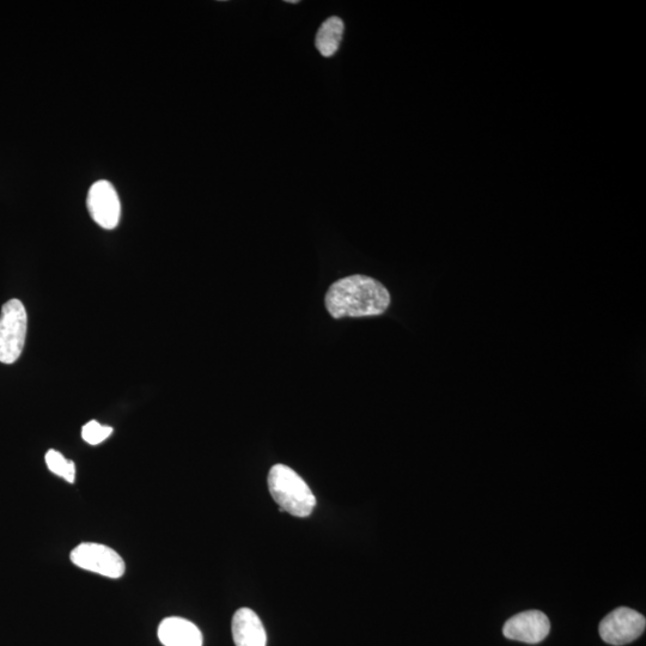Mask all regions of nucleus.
Here are the masks:
<instances>
[{"instance_id":"nucleus-1","label":"nucleus","mask_w":646,"mask_h":646,"mask_svg":"<svg viewBox=\"0 0 646 646\" xmlns=\"http://www.w3.org/2000/svg\"><path fill=\"white\" fill-rule=\"evenodd\" d=\"M325 302L334 319L365 318L385 313L390 295L386 286L376 279L356 274L333 283Z\"/></svg>"},{"instance_id":"nucleus-2","label":"nucleus","mask_w":646,"mask_h":646,"mask_svg":"<svg viewBox=\"0 0 646 646\" xmlns=\"http://www.w3.org/2000/svg\"><path fill=\"white\" fill-rule=\"evenodd\" d=\"M268 489L280 511L295 517H308L315 509L314 493L301 475L288 466L276 465L271 468Z\"/></svg>"},{"instance_id":"nucleus-3","label":"nucleus","mask_w":646,"mask_h":646,"mask_svg":"<svg viewBox=\"0 0 646 646\" xmlns=\"http://www.w3.org/2000/svg\"><path fill=\"white\" fill-rule=\"evenodd\" d=\"M28 318L18 300L6 302L0 314V362L12 364L21 357L26 344Z\"/></svg>"},{"instance_id":"nucleus-4","label":"nucleus","mask_w":646,"mask_h":646,"mask_svg":"<svg viewBox=\"0 0 646 646\" xmlns=\"http://www.w3.org/2000/svg\"><path fill=\"white\" fill-rule=\"evenodd\" d=\"M73 564L85 571L107 578L123 577L126 570L124 559L117 551L95 542H83L70 554Z\"/></svg>"},{"instance_id":"nucleus-5","label":"nucleus","mask_w":646,"mask_h":646,"mask_svg":"<svg viewBox=\"0 0 646 646\" xmlns=\"http://www.w3.org/2000/svg\"><path fill=\"white\" fill-rule=\"evenodd\" d=\"M646 619L635 609L620 607L609 613L600 624L603 642L623 646L635 642L645 631Z\"/></svg>"},{"instance_id":"nucleus-6","label":"nucleus","mask_w":646,"mask_h":646,"mask_svg":"<svg viewBox=\"0 0 646 646\" xmlns=\"http://www.w3.org/2000/svg\"><path fill=\"white\" fill-rule=\"evenodd\" d=\"M87 206L91 218L106 230L118 227L121 218V203L117 190L111 182L100 180L90 187Z\"/></svg>"},{"instance_id":"nucleus-7","label":"nucleus","mask_w":646,"mask_h":646,"mask_svg":"<svg viewBox=\"0 0 646 646\" xmlns=\"http://www.w3.org/2000/svg\"><path fill=\"white\" fill-rule=\"evenodd\" d=\"M551 623L540 611H527L509 619L503 627V635L511 641L538 644L550 635Z\"/></svg>"},{"instance_id":"nucleus-8","label":"nucleus","mask_w":646,"mask_h":646,"mask_svg":"<svg viewBox=\"0 0 646 646\" xmlns=\"http://www.w3.org/2000/svg\"><path fill=\"white\" fill-rule=\"evenodd\" d=\"M157 635L164 646H203V635L198 627L184 618L162 620Z\"/></svg>"},{"instance_id":"nucleus-9","label":"nucleus","mask_w":646,"mask_h":646,"mask_svg":"<svg viewBox=\"0 0 646 646\" xmlns=\"http://www.w3.org/2000/svg\"><path fill=\"white\" fill-rule=\"evenodd\" d=\"M233 638L236 646H266L267 636L259 615L249 608H241L234 614Z\"/></svg>"},{"instance_id":"nucleus-10","label":"nucleus","mask_w":646,"mask_h":646,"mask_svg":"<svg viewBox=\"0 0 646 646\" xmlns=\"http://www.w3.org/2000/svg\"><path fill=\"white\" fill-rule=\"evenodd\" d=\"M345 24L338 16L327 18L316 34L315 46L322 57H333L338 52L344 36Z\"/></svg>"},{"instance_id":"nucleus-11","label":"nucleus","mask_w":646,"mask_h":646,"mask_svg":"<svg viewBox=\"0 0 646 646\" xmlns=\"http://www.w3.org/2000/svg\"><path fill=\"white\" fill-rule=\"evenodd\" d=\"M46 465L53 474L63 478L67 483L73 484L76 480V465L75 462L67 460L63 454L57 450H48L46 457Z\"/></svg>"},{"instance_id":"nucleus-12","label":"nucleus","mask_w":646,"mask_h":646,"mask_svg":"<svg viewBox=\"0 0 646 646\" xmlns=\"http://www.w3.org/2000/svg\"><path fill=\"white\" fill-rule=\"evenodd\" d=\"M112 434L113 428L111 426L102 425L96 422V420H91V422L85 424L82 428V438L90 446H99V444L105 442Z\"/></svg>"},{"instance_id":"nucleus-13","label":"nucleus","mask_w":646,"mask_h":646,"mask_svg":"<svg viewBox=\"0 0 646 646\" xmlns=\"http://www.w3.org/2000/svg\"><path fill=\"white\" fill-rule=\"evenodd\" d=\"M286 3L297 4V3H300V2H298V0H286Z\"/></svg>"}]
</instances>
